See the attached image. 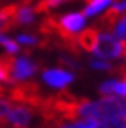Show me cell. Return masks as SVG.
<instances>
[{
    "instance_id": "obj_1",
    "label": "cell",
    "mask_w": 126,
    "mask_h": 128,
    "mask_svg": "<svg viewBox=\"0 0 126 128\" xmlns=\"http://www.w3.org/2000/svg\"><path fill=\"white\" fill-rule=\"evenodd\" d=\"M7 96L12 103L24 104V106L37 110V111L42 108L45 98H47V94L42 91V88L32 79L12 84V88L7 91Z\"/></svg>"
},
{
    "instance_id": "obj_2",
    "label": "cell",
    "mask_w": 126,
    "mask_h": 128,
    "mask_svg": "<svg viewBox=\"0 0 126 128\" xmlns=\"http://www.w3.org/2000/svg\"><path fill=\"white\" fill-rule=\"evenodd\" d=\"M126 118V98L121 96H103L94 101V120Z\"/></svg>"
},
{
    "instance_id": "obj_3",
    "label": "cell",
    "mask_w": 126,
    "mask_h": 128,
    "mask_svg": "<svg viewBox=\"0 0 126 128\" xmlns=\"http://www.w3.org/2000/svg\"><path fill=\"white\" fill-rule=\"evenodd\" d=\"M39 68H40L39 62L30 58V51H29V49H27L24 54H20L19 58L13 56L12 69H10V76H12V83L10 84L27 81L29 78H32L34 74H37Z\"/></svg>"
},
{
    "instance_id": "obj_4",
    "label": "cell",
    "mask_w": 126,
    "mask_h": 128,
    "mask_svg": "<svg viewBox=\"0 0 126 128\" xmlns=\"http://www.w3.org/2000/svg\"><path fill=\"white\" fill-rule=\"evenodd\" d=\"M93 54L98 56L99 59H118L121 58V42L111 32H99Z\"/></svg>"
},
{
    "instance_id": "obj_5",
    "label": "cell",
    "mask_w": 126,
    "mask_h": 128,
    "mask_svg": "<svg viewBox=\"0 0 126 128\" xmlns=\"http://www.w3.org/2000/svg\"><path fill=\"white\" fill-rule=\"evenodd\" d=\"M37 115H39L37 110L24 106V104H15V106H12L10 113L7 116V123H8V126L13 128H25L30 125L34 116Z\"/></svg>"
},
{
    "instance_id": "obj_6",
    "label": "cell",
    "mask_w": 126,
    "mask_h": 128,
    "mask_svg": "<svg viewBox=\"0 0 126 128\" xmlns=\"http://www.w3.org/2000/svg\"><path fill=\"white\" fill-rule=\"evenodd\" d=\"M42 79H44V83H47L49 86H52V88L64 90L66 86H69L76 79V74L69 69H61V68H56V69H44Z\"/></svg>"
},
{
    "instance_id": "obj_7",
    "label": "cell",
    "mask_w": 126,
    "mask_h": 128,
    "mask_svg": "<svg viewBox=\"0 0 126 128\" xmlns=\"http://www.w3.org/2000/svg\"><path fill=\"white\" fill-rule=\"evenodd\" d=\"M99 32H101V29H99L98 24L82 29V30L76 36V42H77V46H79V49H81V51H86V52H93Z\"/></svg>"
},
{
    "instance_id": "obj_8",
    "label": "cell",
    "mask_w": 126,
    "mask_h": 128,
    "mask_svg": "<svg viewBox=\"0 0 126 128\" xmlns=\"http://www.w3.org/2000/svg\"><path fill=\"white\" fill-rule=\"evenodd\" d=\"M12 61L13 56L10 54H2L0 56V83H12V76H10V69H12Z\"/></svg>"
},
{
    "instance_id": "obj_9",
    "label": "cell",
    "mask_w": 126,
    "mask_h": 128,
    "mask_svg": "<svg viewBox=\"0 0 126 128\" xmlns=\"http://www.w3.org/2000/svg\"><path fill=\"white\" fill-rule=\"evenodd\" d=\"M111 2H113V0H91L88 5H86V8L82 10V14H84V17H93V15H98V14L104 8V7H108Z\"/></svg>"
},
{
    "instance_id": "obj_10",
    "label": "cell",
    "mask_w": 126,
    "mask_h": 128,
    "mask_svg": "<svg viewBox=\"0 0 126 128\" xmlns=\"http://www.w3.org/2000/svg\"><path fill=\"white\" fill-rule=\"evenodd\" d=\"M57 61H59V64L61 66H64V68H69V69L72 71H77L81 69V66H79V62H77V58L76 56H67V54H61L59 58H57Z\"/></svg>"
},
{
    "instance_id": "obj_11",
    "label": "cell",
    "mask_w": 126,
    "mask_h": 128,
    "mask_svg": "<svg viewBox=\"0 0 126 128\" xmlns=\"http://www.w3.org/2000/svg\"><path fill=\"white\" fill-rule=\"evenodd\" d=\"M89 64H91V68H93V69H96V71L116 72V66L109 64L108 61H104V59H91V61H89Z\"/></svg>"
},
{
    "instance_id": "obj_12",
    "label": "cell",
    "mask_w": 126,
    "mask_h": 128,
    "mask_svg": "<svg viewBox=\"0 0 126 128\" xmlns=\"http://www.w3.org/2000/svg\"><path fill=\"white\" fill-rule=\"evenodd\" d=\"M98 128H126V118H111L98 123Z\"/></svg>"
},
{
    "instance_id": "obj_13",
    "label": "cell",
    "mask_w": 126,
    "mask_h": 128,
    "mask_svg": "<svg viewBox=\"0 0 126 128\" xmlns=\"http://www.w3.org/2000/svg\"><path fill=\"white\" fill-rule=\"evenodd\" d=\"M57 128H98L96 120H84V122H76V123H61Z\"/></svg>"
},
{
    "instance_id": "obj_14",
    "label": "cell",
    "mask_w": 126,
    "mask_h": 128,
    "mask_svg": "<svg viewBox=\"0 0 126 128\" xmlns=\"http://www.w3.org/2000/svg\"><path fill=\"white\" fill-rule=\"evenodd\" d=\"M17 42L24 46H35L39 47V42H40V39L37 36H32V34H20L19 37H17Z\"/></svg>"
},
{
    "instance_id": "obj_15",
    "label": "cell",
    "mask_w": 126,
    "mask_h": 128,
    "mask_svg": "<svg viewBox=\"0 0 126 128\" xmlns=\"http://www.w3.org/2000/svg\"><path fill=\"white\" fill-rule=\"evenodd\" d=\"M2 46L5 47V54H10V56H13V54H17L19 52V42L17 40H12V39H7L2 42Z\"/></svg>"
},
{
    "instance_id": "obj_16",
    "label": "cell",
    "mask_w": 126,
    "mask_h": 128,
    "mask_svg": "<svg viewBox=\"0 0 126 128\" xmlns=\"http://www.w3.org/2000/svg\"><path fill=\"white\" fill-rule=\"evenodd\" d=\"M113 94H118V96H121V98H126V79H121V81H114Z\"/></svg>"
},
{
    "instance_id": "obj_17",
    "label": "cell",
    "mask_w": 126,
    "mask_h": 128,
    "mask_svg": "<svg viewBox=\"0 0 126 128\" xmlns=\"http://www.w3.org/2000/svg\"><path fill=\"white\" fill-rule=\"evenodd\" d=\"M3 40H5V37H3V36H2V34H0V44H2V42H3Z\"/></svg>"
},
{
    "instance_id": "obj_18",
    "label": "cell",
    "mask_w": 126,
    "mask_h": 128,
    "mask_svg": "<svg viewBox=\"0 0 126 128\" xmlns=\"http://www.w3.org/2000/svg\"><path fill=\"white\" fill-rule=\"evenodd\" d=\"M84 2H88V4H89V2H91V0H84Z\"/></svg>"
}]
</instances>
